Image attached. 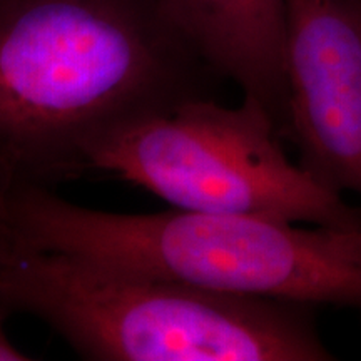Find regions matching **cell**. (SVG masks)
Instances as JSON below:
<instances>
[{"instance_id": "6da1fadb", "label": "cell", "mask_w": 361, "mask_h": 361, "mask_svg": "<svg viewBox=\"0 0 361 361\" xmlns=\"http://www.w3.org/2000/svg\"><path fill=\"white\" fill-rule=\"evenodd\" d=\"M216 79L157 0H0V197L80 178L101 139Z\"/></svg>"}, {"instance_id": "7a4b0ae2", "label": "cell", "mask_w": 361, "mask_h": 361, "mask_svg": "<svg viewBox=\"0 0 361 361\" xmlns=\"http://www.w3.org/2000/svg\"><path fill=\"white\" fill-rule=\"evenodd\" d=\"M313 310L0 246V311L40 319L85 360L331 361Z\"/></svg>"}, {"instance_id": "3957f363", "label": "cell", "mask_w": 361, "mask_h": 361, "mask_svg": "<svg viewBox=\"0 0 361 361\" xmlns=\"http://www.w3.org/2000/svg\"><path fill=\"white\" fill-rule=\"evenodd\" d=\"M259 214L99 211L59 200L44 241L101 268L207 290L350 310L361 323V226Z\"/></svg>"}, {"instance_id": "277c9868", "label": "cell", "mask_w": 361, "mask_h": 361, "mask_svg": "<svg viewBox=\"0 0 361 361\" xmlns=\"http://www.w3.org/2000/svg\"><path fill=\"white\" fill-rule=\"evenodd\" d=\"M269 112L252 99L200 97L101 139L89 169L109 173L174 209L259 214L301 224L361 226V207L293 162Z\"/></svg>"}, {"instance_id": "5b68a950", "label": "cell", "mask_w": 361, "mask_h": 361, "mask_svg": "<svg viewBox=\"0 0 361 361\" xmlns=\"http://www.w3.org/2000/svg\"><path fill=\"white\" fill-rule=\"evenodd\" d=\"M284 74L298 164L361 200V0H286Z\"/></svg>"}, {"instance_id": "8992f818", "label": "cell", "mask_w": 361, "mask_h": 361, "mask_svg": "<svg viewBox=\"0 0 361 361\" xmlns=\"http://www.w3.org/2000/svg\"><path fill=\"white\" fill-rule=\"evenodd\" d=\"M194 52L243 97L259 102L279 134L286 116V0H157ZM283 137V135H281Z\"/></svg>"}, {"instance_id": "52a82bcc", "label": "cell", "mask_w": 361, "mask_h": 361, "mask_svg": "<svg viewBox=\"0 0 361 361\" xmlns=\"http://www.w3.org/2000/svg\"><path fill=\"white\" fill-rule=\"evenodd\" d=\"M7 314H4L0 311V361H24L30 360V356H27L24 351L12 345V341L8 340V336L4 331V322H6Z\"/></svg>"}]
</instances>
